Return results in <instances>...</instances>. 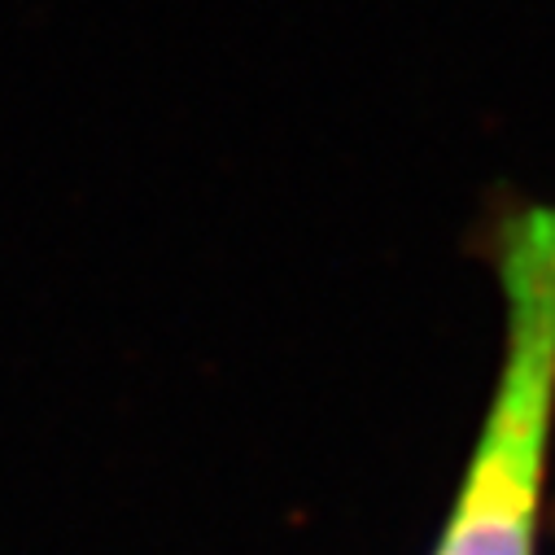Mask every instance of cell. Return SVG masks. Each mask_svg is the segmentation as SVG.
I'll return each instance as SVG.
<instances>
[{
	"mask_svg": "<svg viewBox=\"0 0 555 555\" xmlns=\"http://www.w3.org/2000/svg\"><path fill=\"white\" fill-rule=\"evenodd\" d=\"M507 341L481 438L434 555H533L555 429V202L499 223Z\"/></svg>",
	"mask_w": 555,
	"mask_h": 555,
	"instance_id": "6da1fadb",
	"label": "cell"
}]
</instances>
